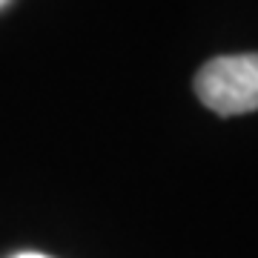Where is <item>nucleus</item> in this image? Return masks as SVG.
Wrapping results in <instances>:
<instances>
[{
    "mask_svg": "<svg viewBox=\"0 0 258 258\" xmlns=\"http://www.w3.org/2000/svg\"><path fill=\"white\" fill-rule=\"evenodd\" d=\"M12 0H0V9H6V6H9Z\"/></svg>",
    "mask_w": 258,
    "mask_h": 258,
    "instance_id": "7ed1b4c3",
    "label": "nucleus"
},
{
    "mask_svg": "<svg viewBox=\"0 0 258 258\" xmlns=\"http://www.w3.org/2000/svg\"><path fill=\"white\" fill-rule=\"evenodd\" d=\"M198 101L221 118L258 109V52L224 55L201 66L195 75Z\"/></svg>",
    "mask_w": 258,
    "mask_h": 258,
    "instance_id": "f257e3e1",
    "label": "nucleus"
},
{
    "mask_svg": "<svg viewBox=\"0 0 258 258\" xmlns=\"http://www.w3.org/2000/svg\"><path fill=\"white\" fill-rule=\"evenodd\" d=\"M12 258H49V255H43V252H18V255H12Z\"/></svg>",
    "mask_w": 258,
    "mask_h": 258,
    "instance_id": "f03ea898",
    "label": "nucleus"
}]
</instances>
